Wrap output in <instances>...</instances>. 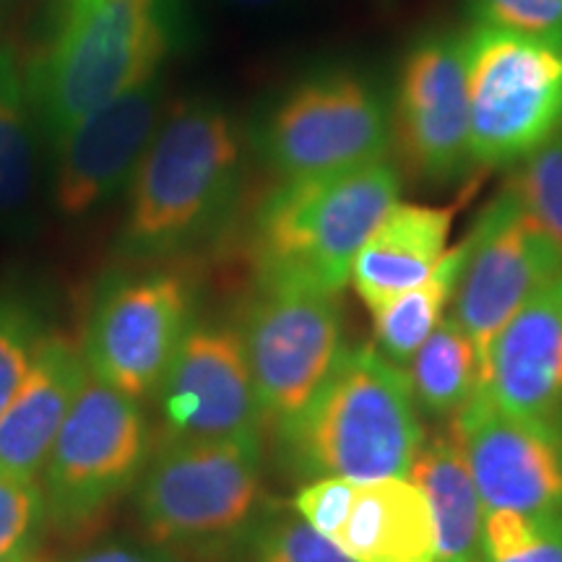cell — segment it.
Here are the masks:
<instances>
[{"mask_svg":"<svg viewBox=\"0 0 562 562\" xmlns=\"http://www.w3.org/2000/svg\"><path fill=\"white\" fill-rule=\"evenodd\" d=\"M243 157V133L220 102L167 108L128 182L125 256L157 261L206 240L235 206Z\"/></svg>","mask_w":562,"mask_h":562,"instance_id":"cell-1","label":"cell"},{"mask_svg":"<svg viewBox=\"0 0 562 562\" xmlns=\"http://www.w3.org/2000/svg\"><path fill=\"white\" fill-rule=\"evenodd\" d=\"M279 453L302 482L409 476L425 427L409 378L372 344L344 349L311 404L277 430Z\"/></svg>","mask_w":562,"mask_h":562,"instance_id":"cell-2","label":"cell"},{"mask_svg":"<svg viewBox=\"0 0 562 562\" xmlns=\"http://www.w3.org/2000/svg\"><path fill=\"white\" fill-rule=\"evenodd\" d=\"M178 40V0H97L60 13L53 40L24 70L40 131L55 140L159 76Z\"/></svg>","mask_w":562,"mask_h":562,"instance_id":"cell-3","label":"cell"},{"mask_svg":"<svg viewBox=\"0 0 562 562\" xmlns=\"http://www.w3.org/2000/svg\"><path fill=\"white\" fill-rule=\"evenodd\" d=\"M398 191L402 175L389 159L279 180L252 227L256 281L339 294L357 252L398 201Z\"/></svg>","mask_w":562,"mask_h":562,"instance_id":"cell-4","label":"cell"},{"mask_svg":"<svg viewBox=\"0 0 562 562\" xmlns=\"http://www.w3.org/2000/svg\"><path fill=\"white\" fill-rule=\"evenodd\" d=\"M136 508L159 547L214 552L245 542L266 510L263 438L170 440L146 461Z\"/></svg>","mask_w":562,"mask_h":562,"instance_id":"cell-5","label":"cell"},{"mask_svg":"<svg viewBox=\"0 0 562 562\" xmlns=\"http://www.w3.org/2000/svg\"><path fill=\"white\" fill-rule=\"evenodd\" d=\"M252 149L279 180L389 159L391 102L355 68H321L286 87L252 128Z\"/></svg>","mask_w":562,"mask_h":562,"instance_id":"cell-6","label":"cell"},{"mask_svg":"<svg viewBox=\"0 0 562 562\" xmlns=\"http://www.w3.org/2000/svg\"><path fill=\"white\" fill-rule=\"evenodd\" d=\"M472 165H518L562 136V45L474 24L463 34Z\"/></svg>","mask_w":562,"mask_h":562,"instance_id":"cell-7","label":"cell"},{"mask_svg":"<svg viewBox=\"0 0 562 562\" xmlns=\"http://www.w3.org/2000/svg\"><path fill=\"white\" fill-rule=\"evenodd\" d=\"M146 453L138 402L89 372L42 467L47 518L68 531L87 529L138 484Z\"/></svg>","mask_w":562,"mask_h":562,"instance_id":"cell-8","label":"cell"},{"mask_svg":"<svg viewBox=\"0 0 562 562\" xmlns=\"http://www.w3.org/2000/svg\"><path fill=\"white\" fill-rule=\"evenodd\" d=\"M263 427L273 432L311 404L344 355L339 294L258 284L237 326Z\"/></svg>","mask_w":562,"mask_h":562,"instance_id":"cell-9","label":"cell"},{"mask_svg":"<svg viewBox=\"0 0 562 562\" xmlns=\"http://www.w3.org/2000/svg\"><path fill=\"white\" fill-rule=\"evenodd\" d=\"M193 297L191 281L167 269L110 281L83 334L91 375L133 402L154 396L195 323Z\"/></svg>","mask_w":562,"mask_h":562,"instance_id":"cell-10","label":"cell"},{"mask_svg":"<svg viewBox=\"0 0 562 562\" xmlns=\"http://www.w3.org/2000/svg\"><path fill=\"white\" fill-rule=\"evenodd\" d=\"M451 315L472 339L484 368L495 336L539 286L562 271V256L505 188L469 229Z\"/></svg>","mask_w":562,"mask_h":562,"instance_id":"cell-11","label":"cell"},{"mask_svg":"<svg viewBox=\"0 0 562 562\" xmlns=\"http://www.w3.org/2000/svg\"><path fill=\"white\" fill-rule=\"evenodd\" d=\"M391 146L427 186H451L472 170L463 34L435 32L404 53L391 100Z\"/></svg>","mask_w":562,"mask_h":562,"instance_id":"cell-12","label":"cell"},{"mask_svg":"<svg viewBox=\"0 0 562 562\" xmlns=\"http://www.w3.org/2000/svg\"><path fill=\"white\" fill-rule=\"evenodd\" d=\"M451 427L484 510L526 516L562 510V414L518 417L480 389Z\"/></svg>","mask_w":562,"mask_h":562,"instance_id":"cell-13","label":"cell"},{"mask_svg":"<svg viewBox=\"0 0 562 562\" xmlns=\"http://www.w3.org/2000/svg\"><path fill=\"white\" fill-rule=\"evenodd\" d=\"M157 396L170 440L261 438L256 385L229 323H193Z\"/></svg>","mask_w":562,"mask_h":562,"instance_id":"cell-14","label":"cell"},{"mask_svg":"<svg viewBox=\"0 0 562 562\" xmlns=\"http://www.w3.org/2000/svg\"><path fill=\"white\" fill-rule=\"evenodd\" d=\"M165 112V76L159 74L60 133L53 140L55 211L81 220L128 188Z\"/></svg>","mask_w":562,"mask_h":562,"instance_id":"cell-15","label":"cell"},{"mask_svg":"<svg viewBox=\"0 0 562 562\" xmlns=\"http://www.w3.org/2000/svg\"><path fill=\"white\" fill-rule=\"evenodd\" d=\"M482 389L518 417L562 414V271L539 286L495 336L482 368Z\"/></svg>","mask_w":562,"mask_h":562,"instance_id":"cell-16","label":"cell"},{"mask_svg":"<svg viewBox=\"0 0 562 562\" xmlns=\"http://www.w3.org/2000/svg\"><path fill=\"white\" fill-rule=\"evenodd\" d=\"M87 375L81 347L55 334L40 341L24 381L0 417V472L37 482Z\"/></svg>","mask_w":562,"mask_h":562,"instance_id":"cell-17","label":"cell"},{"mask_svg":"<svg viewBox=\"0 0 562 562\" xmlns=\"http://www.w3.org/2000/svg\"><path fill=\"white\" fill-rule=\"evenodd\" d=\"M456 209L396 201L357 252L349 284L368 311L409 292L446 258Z\"/></svg>","mask_w":562,"mask_h":562,"instance_id":"cell-18","label":"cell"},{"mask_svg":"<svg viewBox=\"0 0 562 562\" xmlns=\"http://www.w3.org/2000/svg\"><path fill=\"white\" fill-rule=\"evenodd\" d=\"M334 542L355 562H435L430 505L409 476L357 482Z\"/></svg>","mask_w":562,"mask_h":562,"instance_id":"cell-19","label":"cell"},{"mask_svg":"<svg viewBox=\"0 0 562 562\" xmlns=\"http://www.w3.org/2000/svg\"><path fill=\"white\" fill-rule=\"evenodd\" d=\"M409 480L430 505L435 562H484V505L451 422L425 435Z\"/></svg>","mask_w":562,"mask_h":562,"instance_id":"cell-20","label":"cell"},{"mask_svg":"<svg viewBox=\"0 0 562 562\" xmlns=\"http://www.w3.org/2000/svg\"><path fill=\"white\" fill-rule=\"evenodd\" d=\"M417 412L451 422L482 389V364L472 339L453 315H446L406 364Z\"/></svg>","mask_w":562,"mask_h":562,"instance_id":"cell-21","label":"cell"},{"mask_svg":"<svg viewBox=\"0 0 562 562\" xmlns=\"http://www.w3.org/2000/svg\"><path fill=\"white\" fill-rule=\"evenodd\" d=\"M37 128L26 74L0 47V222L21 220L37 193Z\"/></svg>","mask_w":562,"mask_h":562,"instance_id":"cell-22","label":"cell"},{"mask_svg":"<svg viewBox=\"0 0 562 562\" xmlns=\"http://www.w3.org/2000/svg\"><path fill=\"white\" fill-rule=\"evenodd\" d=\"M467 240L448 248L446 258L438 263L430 277L422 284L412 286L409 292L398 294L391 302L372 311V334H375V347L385 360L406 370L412 362L414 351L427 341L438 323L451 311L456 281H459Z\"/></svg>","mask_w":562,"mask_h":562,"instance_id":"cell-23","label":"cell"},{"mask_svg":"<svg viewBox=\"0 0 562 562\" xmlns=\"http://www.w3.org/2000/svg\"><path fill=\"white\" fill-rule=\"evenodd\" d=\"M245 562H355L290 510L266 508L245 537Z\"/></svg>","mask_w":562,"mask_h":562,"instance_id":"cell-24","label":"cell"},{"mask_svg":"<svg viewBox=\"0 0 562 562\" xmlns=\"http://www.w3.org/2000/svg\"><path fill=\"white\" fill-rule=\"evenodd\" d=\"M484 562H562V510H484Z\"/></svg>","mask_w":562,"mask_h":562,"instance_id":"cell-25","label":"cell"},{"mask_svg":"<svg viewBox=\"0 0 562 562\" xmlns=\"http://www.w3.org/2000/svg\"><path fill=\"white\" fill-rule=\"evenodd\" d=\"M508 188L562 256V136L518 161Z\"/></svg>","mask_w":562,"mask_h":562,"instance_id":"cell-26","label":"cell"},{"mask_svg":"<svg viewBox=\"0 0 562 562\" xmlns=\"http://www.w3.org/2000/svg\"><path fill=\"white\" fill-rule=\"evenodd\" d=\"M45 336L40 313L30 302L0 297V417L24 381L34 351Z\"/></svg>","mask_w":562,"mask_h":562,"instance_id":"cell-27","label":"cell"},{"mask_svg":"<svg viewBox=\"0 0 562 562\" xmlns=\"http://www.w3.org/2000/svg\"><path fill=\"white\" fill-rule=\"evenodd\" d=\"M45 518L40 482L0 472V562L24 560L37 544Z\"/></svg>","mask_w":562,"mask_h":562,"instance_id":"cell-28","label":"cell"},{"mask_svg":"<svg viewBox=\"0 0 562 562\" xmlns=\"http://www.w3.org/2000/svg\"><path fill=\"white\" fill-rule=\"evenodd\" d=\"M474 24L562 45V0H467Z\"/></svg>","mask_w":562,"mask_h":562,"instance_id":"cell-29","label":"cell"},{"mask_svg":"<svg viewBox=\"0 0 562 562\" xmlns=\"http://www.w3.org/2000/svg\"><path fill=\"white\" fill-rule=\"evenodd\" d=\"M355 487L357 482L334 480V476L302 482V487L294 492L290 508L297 513L302 521L311 524L315 531L334 542V537L339 533L344 521H347Z\"/></svg>","mask_w":562,"mask_h":562,"instance_id":"cell-30","label":"cell"},{"mask_svg":"<svg viewBox=\"0 0 562 562\" xmlns=\"http://www.w3.org/2000/svg\"><path fill=\"white\" fill-rule=\"evenodd\" d=\"M68 562H172L165 552L157 550H140V547L128 544H104L94 550L79 554V558Z\"/></svg>","mask_w":562,"mask_h":562,"instance_id":"cell-31","label":"cell"},{"mask_svg":"<svg viewBox=\"0 0 562 562\" xmlns=\"http://www.w3.org/2000/svg\"><path fill=\"white\" fill-rule=\"evenodd\" d=\"M227 3L245 11H266V9H279V5L292 3V0H227Z\"/></svg>","mask_w":562,"mask_h":562,"instance_id":"cell-32","label":"cell"},{"mask_svg":"<svg viewBox=\"0 0 562 562\" xmlns=\"http://www.w3.org/2000/svg\"><path fill=\"white\" fill-rule=\"evenodd\" d=\"M89 3H97V0H58V9H60V13H68V11L83 9V5H89Z\"/></svg>","mask_w":562,"mask_h":562,"instance_id":"cell-33","label":"cell"}]
</instances>
